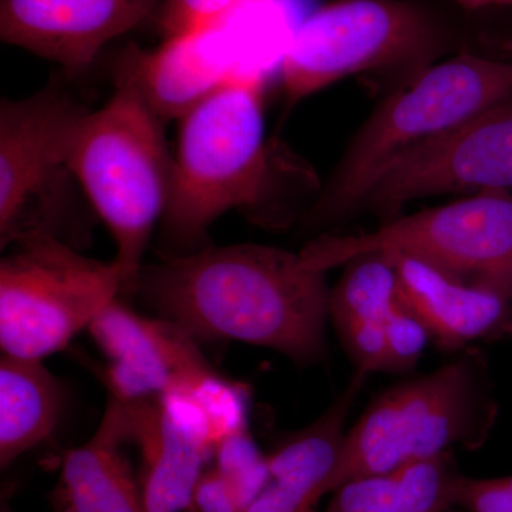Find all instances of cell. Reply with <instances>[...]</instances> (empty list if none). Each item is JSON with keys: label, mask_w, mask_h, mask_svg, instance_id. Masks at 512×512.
<instances>
[{"label": "cell", "mask_w": 512, "mask_h": 512, "mask_svg": "<svg viewBox=\"0 0 512 512\" xmlns=\"http://www.w3.org/2000/svg\"><path fill=\"white\" fill-rule=\"evenodd\" d=\"M183 390L200 410L215 447L222 440L247 429L248 396L241 384L231 382L212 370H202L175 387Z\"/></svg>", "instance_id": "44dd1931"}, {"label": "cell", "mask_w": 512, "mask_h": 512, "mask_svg": "<svg viewBox=\"0 0 512 512\" xmlns=\"http://www.w3.org/2000/svg\"><path fill=\"white\" fill-rule=\"evenodd\" d=\"M2 512H15L10 510L9 505H6L5 503L2 504Z\"/></svg>", "instance_id": "83f0119b"}, {"label": "cell", "mask_w": 512, "mask_h": 512, "mask_svg": "<svg viewBox=\"0 0 512 512\" xmlns=\"http://www.w3.org/2000/svg\"><path fill=\"white\" fill-rule=\"evenodd\" d=\"M511 94L512 59L464 52L414 73L357 130L306 212V227L349 220L387 165Z\"/></svg>", "instance_id": "277c9868"}, {"label": "cell", "mask_w": 512, "mask_h": 512, "mask_svg": "<svg viewBox=\"0 0 512 512\" xmlns=\"http://www.w3.org/2000/svg\"><path fill=\"white\" fill-rule=\"evenodd\" d=\"M498 412L483 352H458L434 372L377 394L346 431L328 494L353 478L393 473L454 448L478 450L490 437Z\"/></svg>", "instance_id": "5b68a950"}, {"label": "cell", "mask_w": 512, "mask_h": 512, "mask_svg": "<svg viewBox=\"0 0 512 512\" xmlns=\"http://www.w3.org/2000/svg\"><path fill=\"white\" fill-rule=\"evenodd\" d=\"M218 28L165 39L156 50L130 47L124 55V69L133 74L144 97L164 121L183 119L232 80L255 77L239 67Z\"/></svg>", "instance_id": "5bb4252c"}, {"label": "cell", "mask_w": 512, "mask_h": 512, "mask_svg": "<svg viewBox=\"0 0 512 512\" xmlns=\"http://www.w3.org/2000/svg\"><path fill=\"white\" fill-rule=\"evenodd\" d=\"M241 0H164L157 13L164 39L192 35L221 26Z\"/></svg>", "instance_id": "603a6c76"}, {"label": "cell", "mask_w": 512, "mask_h": 512, "mask_svg": "<svg viewBox=\"0 0 512 512\" xmlns=\"http://www.w3.org/2000/svg\"><path fill=\"white\" fill-rule=\"evenodd\" d=\"M190 512H242V507L224 478L212 467L198 480Z\"/></svg>", "instance_id": "484cf974"}, {"label": "cell", "mask_w": 512, "mask_h": 512, "mask_svg": "<svg viewBox=\"0 0 512 512\" xmlns=\"http://www.w3.org/2000/svg\"><path fill=\"white\" fill-rule=\"evenodd\" d=\"M116 403L127 443L140 450L138 483L147 512H190L195 487L212 456L210 448L187 433L160 399Z\"/></svg>", "instance_id": "2e32d148"}, {"label": "cell", "mask_w": 512, "mask_h": 512, "mask_svg": "<svg viewBox=\"0 0 512 512\" xmlns=\"http://www.w3.org/2000/svg\"><path fill=\"white\" fill-rule=\"evenodd\" d=\"M491 191L512 192V94L387 165L359 212L386 222L421 198Z\"/></svg>", "instance_id": "30bf717a"}, {"label": "cell", "mask_w": 512, "mask_h": 512, "mask_svg": "<svg viewBox=\"0 0 512 512\" xmlns=\"http://www.w3.org/2000/svg\"><path fill=\"white\" fill-rule=\"evenodd\" d=\"M390 373L410 372L423 356L431 340L429 329L423 320L397 301L393 311L384 320Z\"/></svg>", "instance_id": "cb8c5ba5"}, {"label": "cell", "mask_w": 512, "mask_h": 512, "mask_svg": "<svg viewBox=\"0 0 512 512\" xmlns=\"http://www.w3.org/2000/svg\"><path fill=\"white\" fill-rule=\"evenodd\" d=\"M84 110L52 83L0 104L2 249L32 238L64 241L62 227L80 190L69 167V141Z\"/></svg>", "instance_id": "9c48e42d"}, {"label": "cell", "mask_w": 512, "mask_h": 512, "mask_svg": "<svg viewBox=\"0 0 512 512\" xmlns=\"http://www.w3.org/2000/svg\"><path fill=\"white\" fill-rule=\"evenodd\" d=\"M212 457L215 470L224 478L244 511L268 483V456L259 450L245 430L222 440Z\"/></svg>", "instance_id": "7402d4cb"}, {"label": "cell", "mask_w": 512, "mask_h": 512, "mask_svg": "<svg viewBox=\"0 0 512 512\" xmlns=\"http://www.w3.org/2000/svg\"><path fill=\"white\" fill-rule=\"evenodd\" d=\"M389 255L399 301L423 320L437 348L458 353L476 343L512 338L511 295L448 278L406 255Z\"/></svg>", "instance_id": "4fadbf2b"}, {"label": "cell", "mask_w": 512, "mask_h": 512, "mask_svg": "<svg viewBox=\"0 0 512 512\" xmlns=\"http://www.w3.org/2000/svg\"><path fill=\"white\" fill-rule=\"evenodd\" d=\"M133 292L197 342L261 346L301 366L328 355L326 272L286 249L239 244L170 255L144 265Z\"/></svg>", "instance_id": "6da1fadb"}, {"label": "cell", "mask_w": 512, "mask_h": 512, "mask_svg": "<svg viewBox=\"0 0 512 512\" xmlns=\"http://www.w3.org/2000/svg\"><path fill=\"white\" fill-rule=\"evenodd\" d=\"M126 443L119 404L109 399L92 439L64 454L52 494L55 512H147L121 451Z\"/></svg>", "instance_id": "e0dca14e"}, {"label": "cell", "mask_w": 512, "mask_h": 512, "mask_svg": "<svg viewBox=\"0 0 512 512\" xmlns=\"http://www.w3.org/2000/svg\"><path fill=\"white\" fill-rule=\"evenodd\" d=\"M451 501L467 512H512V476L474 478L457 471Z\"/></svg>", "instance_id": "d4e9b609"}, {"label": "cell", "mask_w": 512, "mask_h": 512, "mask_svg": "<svg viewBox=\"0 0 512 512\" xmlns=\"http://www.w3.org/2000/svg\"><path fill=\"white\" fill-rule=\"evenodd\" d=\"M62 382L42 360L0 357V467L52 436L63 409Z\"/></svg>", "instance_id": "ac0fdd59"}, {"label": "cell", "mask_w": 512, "mask_h": 512, "mask_svg": "<svg viewBox=\"0 0 512 512\" xmlns=\"http://www.w3.org/2000/svg\"><path fill=\"white\" fill-rule=\"evenodd\" d=\"M443 35L426 10L406 0H333L298 26L281 59L288 106L345 77L390 67H424Z\"/></svg>", "instance_id": "52a82bcc"}, {"label": "cell", "mask_w": 512, "mask_h": 512, "mask_svg": "<svg viewBox=\"0 0 512 512\" xmlns=\"http://www.w3.org/2000/svg\"><path fill=\"white\" fill-rule=\"evenodd\" d=\"M163 124L123 67L110 99L99 110H84L70 136V170L113 237L123 292L136 288L173 194L174 154Z\"/></svg>", "instance_id": "3957f363"}, {"label": "cell", "mask_w": 512, "mask_h": 512, "mask_svg": "<svg viewBox=\"0 0 512 512\" xmlns=\"http://www.w3.org/2000/svg\"><path fill=\"white\" fill-rule=\"evenodd\" d=\"M163 2L0 0V37L67 73H82L111 40L157 15Z\"/></svg>", "instance_id": "7c38bea8"}, {"label": "cell", "mask_w": 512, "mask_h": 512, "mask_svg": "<svg viewBox=\"0 0 512 512\" xmlns=\"http://www.w3.org/2000/svg\"><path fill=\"white\" fill-rule=\"evenodd\" d=\"M264 80L239 77L181 119L174 153L173 194L163 235L178 254L198 251L208 228L232 210L269 227L286 225L276 204L288 187L312 184V174L282 144L266 140Z\"/></svg>", "instance_id": "7a4b0ae2"}, {"label": "cell", "mask_w": 512, "mask_h": 512, "mask_svg": "<svg viewBox=\"0 0 512 512\" xmlns=\"http://www.w3.org/2000/svg\"><path fill=\"white\" fill-rule=\"evenodd\" d=\"M369 252L406 255L448 278L512 296V192L468 195L367 234H323L299 254L308 268L328 272Z\"/></svg>", "instance_id": "8992f818"}, {"label": "cell", "mask_w": 512, "mask_h": 512, "mask_svg": "<svg viewBox=\"0 0 512 512\" xmlns=\"http://www.w3.org/2000/svg\"><path fill=\"white\" fill-rule=\"evenodd\" d=\"M357 372L326 412L268 454L269 480L242 512H315L328 494L345 441V424L366 382Z\"/></svg>", "instance_id": "9a60e30c"}, {"label": "cell", "mask_w": 512, "mask_h": 512, "mask_svg": "<svg viewBox=\"0 0 512 512\" xmlns=\"http://www.w3.org/2000/svg\"><path fill=\"white\" fill-rule=\"evenodd\" d=\"M466 10L512 8V0H454Z\"/></svg>", "instance_id": "4316f807"}, {"label": "cell", "mask_w": 512, "mask_h": 512, "mask_svg": "<svg viewBox=\"0 0 512 512\" xmlns=\"http://www.w3.org/2000/svg\"><path fill=\"white\" fill-rule=\"evenodd\" d=\"M87 330L107 357L101 377L109 399L119 403L160 399L211 367L197 340L185 330L168 320L140 315L119 298Z\"/></svg>", "instance_id": "8fae6325"}, {"label": "cell", "mask_w": 512, "mask_h": 512, "mask_svg": "<svg viewBox=\"0 0 512 512\" xmlns=\"http://www.w3.org/2000/svg\"><path fill=\"white\" fill-rule=\"evenodd\" d=\"M457 470L451 454L339 485L325 512H447Z\"/></svg>", "instance_id": "d6986e66"}, {"label": "cell", "mask_w": 512, "mask_h": 512, "mask_svg": "<svg viewBox=\"0 0 512 512\" xmlns=\"http://www.w3.org/2000/svg\"><path fill=\"white\" fill-rule=\"evenodd\" d=\"M124 291L114 262L80 254L57 238L13 245L0 262V348L43 360L72 342Z\"/></svg>", "instance_id": "ba28073f"}, {"label": "cell", "mask_w": 512, "mask_h": 512, "mask_svg": "<svg viewBox=\"0 0 512 512\" xmlns=\"http://www.w3.org/2000/svg\"><path fill=\"white\" fill-rule=\"evenodd\" d=\"M330 289L329 318L336 330L350 325H384L397 296V272L392 256L369 252L345 265Z\"/></svg>", "instance_id": "ffe728a7"}]
</instances>
